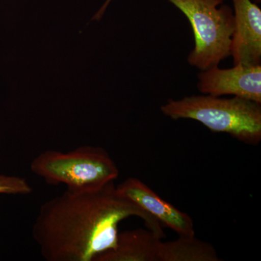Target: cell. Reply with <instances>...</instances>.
<instances>
[{"label": "cell", "instance_id": "cell-8", "mask_svg": "<svg viewBox=\"0 0 261 261\" xmlns=\"http://www.w3.org/2000/svg\"><path fill=\"white\" fill-rule=\"evenodd\" d=\"M161 239L148 228L123 231L118 233L116 247L94 261H159Z\"/></svg>", "mask_w": 261, "mask_h": 261}, {"label": "cell", "instance_id": "cell-1", "mask_svg": "<svg viewBox=\"0 0 261 261\" xmlns=\"http://www.w3.org/2000/svg\"><path fill=\"white\" fill-rule=\"evenodd\" d=\"M137 216L148 229L165 238L157 220L122 197L113 182L91 191L66 190L44 202L32 236L47 261H94L116 247L118 226Z\"/></svg>", "mask_w": 261, "mask_h": 261}, {"label": "cell", "instance_id": "cell-4", "mask_svg": "<svg viewBox=\"0 0 261 261\" xmlns=\"http://www.w3.org/2000/svg\"><path fill=\"white\" fill-rule=\"evenodd\" d=\"M188 19L195 47L187 56L192 67L205 70L230 56L234 28L232 8L224 0H168Z\"/></svg>", "mask_w": 261, "mask_h": 261}, {"label": "cell", "instance_id": "cell-3", "mask_svg": "<svg viewBox=\"0 0 261 261\" xmlns=\"http://www.w3.org/2000/svg\"><path fill=\"white\" fill-rule=\"evenodd\" d=\"M30 168L47 184L64 185L73 191L98 190L119 176L118 166L107 151L92 146L69 152L44 151L33 159Z\"/></svg>", "mask_w": 261, "mask_h": 261}, {"label": "cell", "instance_id": "cell-10", "mask_svg": "<svg viewBox=\"0 0 261 261\" xmlns=\"http://www.w3.org/2000/svg\"><path fill=\"white\" fill-rule=\"evenodd\" d=\"M32 187L25 178L0 174V194L13 195H28Z\"/></svg>", "mask_w": 261, "mask_h": 261}, {"label": "cell", "instance_id": "cell-2", "mask_svg": "<svg viewBox=\"0 0 261 261\" xmlns=\"http://www.w3.org/2000/svg\"><path fill=\"white\" fill-rule=\"evenodd\" d=\"M161 111L173 120H195L211 132L228 134L247 145L261 141V103L245 98L189 96L169 99Z\"/></svg>", "mask_w": 261, "mask_h": 261}, {"label": "cell", "instance_id": "cell-7", "mask_svg": "<svg viewBox=\"0 0 261 261\" xmlns=\"http://www.w3.org/2000/svg\"><path fill=\"white\" fill-rule=\"evenodd\" d=\"M234 28L230 56L233 65H261V10L252 0H232Z\"/></svg>", "mask_w": 261, "mask_h": 261}, {"label": "cell", "instance_id": "cell-9", "mask_svg": "<svg viewBox=\"0 0 261 261\" xmlns=\"http://www.w3.org/2000/svg\"><path fill=\"white\" fill-rule=\"evenodd\" d=\"M214 247L194 237L160 243L159 261H219Z\"/></svg>", "mask_w": 261, "mask_h": 261}, {"label": "cell", "instance_id": "cell-5", "mask_svg": "<svg viewBox=\"0 0 261 261\" xmlns=\"http://www.w3.org/2000/svg\"><path fill=\"white\" fill-rule=\"evenodd\" d=\"M197 88L202 94L232 95L261 103V65H233L222 69L219 65L200 70Z\"/></svg>", "mask_w": 261, "mask_h": 261}, {"label": "cell", "instance_id": "cell-6", "mask_svg": "<svg viewBox=\"0 0 261 261\" xmlns=\"http://www.w3.org/2000/svg\"><path fill=\"white\" fill-rule=\"evenodd\" d=\"M116 191L157 220L160 224L177 233L178 236H195L194 223L191 217L163 200L138 178H127L116 187Z\"/></svg>", "mask_w": 261, "mask_h": 261}, {"label": "cell", "instance_id": "cell-12", "mask_svg": "<svg viewBox=\"0 0 261 261\" xmlns=\"http://www.w3.org/2000/svg\"><path fill=\"white\" fill-rule=\"evenodd\" d=\"M260 1L261 0H254V3H260Z\"/></svg>", "mask_w": 261, "mask_h": 261}, {"label": "cell", "instance_id": "cell-11", "mask_svg": "<svg viewBox=\"0 0 261 261\" xmlns=\"http://www.w3.org/2000/svg\"><path fill=\"white\" fill-rule=\"evenodd\" d=\"M112 2V0H106L104 4L102 5L100 8L98 10L97 13H95V15L92 17V20H100L101 18H102L103 15H104L105 12L107 10L108 5H110V3Z\"/></svg>", "mask_w": 261, "mask_h": 261}]
</instances>
